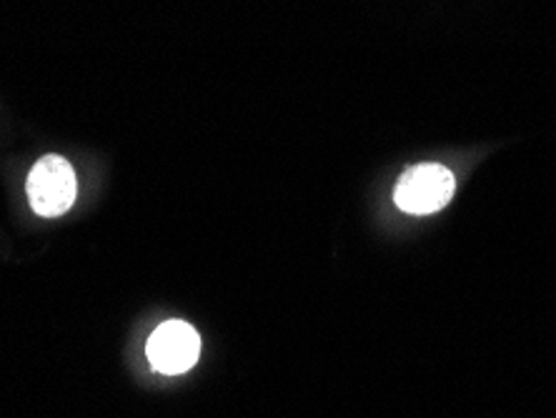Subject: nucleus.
<instances>
[{
  "label": "nucleus",
  "mask_w": 556,
  "mask_h": 418,
  "mask_svg": "<svg viewBox=\"0 0 556 418\" xmlns=\"http://www.w3.org/2000/svg\"><path fill=\"white\" fill-rule=\"evenodd\" d=\"M151 366L155 371L176 376L191 368L201 354L199 331L186 321H166L151 333L146 346Z\"/></svg>",
  "instance_id": "nucleus-3"
},
{
  "label": "nucleus",
  "mask_w": 556,
  "mask_h": 418,
  "mask_svg": "<svg viewBox=\"0 0 556 418\" xmlns=\"http://www.w3.org/2000/svg\"><path fill=\"white\" fill-rule=\"evenodd\" d=\"M30 208L43 218H59L73 206L78 193L76 174L63 155H46L28 174Z\"/></svg>",
  "instance_id": "nucleus-1"
},
{
  "label": "nucleus",
  "mask_w": 556,
  "mask_h": 418,
  "mask_svg": "<svg viewBox=\"0 0 556 418\" xmlns=\"http://www.w3.org/2000/svg\"><path fill=\"white\" fill-rule=\"evenodd\" d=\"M454 191L456 178L452 170L439 166V163H421L399 178L394 201L399 208L412 213V216H427V213L444 208L452 201Z\"/></svg>",
  "instance_id": "nucleus-2"
}]
</instances>
